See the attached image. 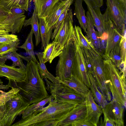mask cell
<instances>
[{
    "label": "cell",
    "mask_w": 126,
    "mask_h": 126,
    "mask_svg": "<svg viewBox=\"0 0 126 126\" xmlns=\"http://www.w3.org/2000/svg\"><path fill=\"white\" fill-rule=\"evenodd\" d=\"M80 103H60L52 99L47 106L42 108L38 113L21 119L12 126H57L70 111Z\"/></svg>",
    "instance_id": "cell-1"
},
{
    "label": "cell",
    "mask_w": 126,
    "mask_h": 126,
    "mask_svg": "<svg viewBox=\"0 0 126 126\" xmlns=\"http://www.w3.org/2000/svg\"><path fill=\"white\" fill-rule=\"evenodd\" d=\"M27 62L25 79L18 87L24 95V98L30 105L38 102L49 95L37 63L31 59Z\"/></svg>",
    "instance_id": "cell-2"
},
{
    "label": "cell",
    "mask_w": 126,
    "mask_h": 126,
    "mask_svg": "<svg viewBox=\"0 0 126 126\" xmlns=\"http://www.w3.org/2000/svg\"><path fill=\"white\" fill-rule=\"evenodd\" d=\"M104 72L112 99L126 107V79L122 78L118 69L108 58L103 56Z\"/></svg>",
    "instance_id": "cell-3"
},
{
    "label": "cell",
    "mask_w": 126,
    "mask_h": 126,
    "mask_svg": "<svg viewBox=\"0 0 126 126\" xmlns=\"http://www.w3.org/2000/svg\"><path fill=\"white\" fill-rule=\"evenodd\" d=\"M74 30L72 31L66 41L61 53L56 69L55 77L59 81H63L69 79L72 75V69L75 54Z\"/></svg>",
    "instance_id": "cell-4"
},
{
    "label": "cell",
    "mask_w": 126,
    "mask_h": 126,
    "mask_svg": "<svg viewBox=\"0 0 126 126\" xmlns=\"http://www.w3.org/2000/svg\"><path fill=\"white\" fill-rule=\"evenodd\" d=\"M73 23L72 10L70 8L65 18L61 24L54 29L52 34L51 39L55 42V45L49 62L50 63L61 53L68 38L74 29Z\"/></svg>",
    "instance_id": "cell-5"
},
{
    "label": "cell",
    "mask_w": 126,
    "mask_h": 126,
    "mask_svg": "<svg viewBox=\"0 0 126 126\" xmlns=\"http://www.w3.org/2000/svg\"><path fill=\"white\" fill-rule=\"evenodd\" d=\"M83 0L92 16L94 26L98 31L99 38L101 40H107L108 31L114 26L107 9L102 14L100 7L93 0Z\"/></svg>",
    "instance_id": "cell-6"
},
{
    "label": "cell",
    "mask_w": 126,
    "mask_h": 126,
    "mask_svg": "<svg viewBox=\"0 0 126 126\" xmlns=\"http://www.w3.org/2000/svg\"><path fill=\"white\" fill-rule=\"evenodd\" d=\"M45 79L47 90L56 101L62 103H75L85 101L84 97L59 81L54 83L47 79Z\"/></svg>",
    "instance_id": "cell-7"
},
{
    "label": "cell",
    "mask_w": 126,
    "mask_h": 126,
    "mask_svg": "<svg viewBox=\"0 0 126 126\" xmlns=\"http://www.w3.org/2000/svg\"><path fill=\"white\" fill-rule=\"evenodd\" d=\"M30 105L19 93L15 95L6 103L0 126H12L17 117L22 114Z\"/></svg>",
    "instance_id": "cell-8"
},
{
    "label": "cell",
    "mask_w": 126,
    "mask_h": 126,
    "mask_svg": "<svg viewBox=\"0 0 126 126\" xmlns=\"http://www.w3.org/2000/svg\"><path fill=\"white\" fill-rule=\"evenodd\" d=\"M75 52L72 69L73 75L83 83L89 89L90 81L82 51L81 42L74 31Z\"/></svg>",
    "instance_id": "cell-9"
},
{
    "label": "cell",
    "mask_w": 126,
    "mask_h": 126,
    "mask_svg": "<svg viewBox=\"0 0 126 126\" xmlns=\"http://www.w3.org/2000/svg\"><path fill=\"white\" fill-rule=\"evenodd\" d=\"M110 18L117 29L121 32L126 24V0H106Z\"/></svg>",
    "instance_id": "cell-10"
},
{
    "label": "cell",
    "mask_w": 126,
    "mask_h": 126,
    "mask_svg": "<svg viewBox=\"0 0 126 126\" xmlns=\"http://www.w3.org/2000/svg\"><path fill=\"white\" fill-rule=\"evenodd\" d=\"M24 15H14L0 7V29L12 33L22 28L25 19Z\"/></svg>",
    "instance_id": "cell-11"
},
{
    "label": "cell",
    "mask_w": 126,
    "mask_h": 126,
    "mask_svg": "<svg viewBox=\"0 0 126 126\" xmlns=\"http://www.w3.org/2000/svg\"><path fill=\"white\" fill-rule=\"evenodd\" d=\"M85 101L86 108V120L93 126H98L103 113L102 109L94 101L90 89L85 97Z\"/></svg>",
    "instance_id": "cell-12"
},
{
    "label": "cell",
    "mask_w": 126,
    "mask_h": 126,
    "mask_svg": "<svg viewBox=\"0 0 126 126\" xmlns=\"http://www.w3.org/2000/svg\"><path fill=\"white\" fill-rule=\"evenodd\" d=\"M125 108L121 103L112 99L104 108L102 109L113 121L116 126H124L123 114Z\"/></svg>",
    "instance_id": "cell-13"
},
{
    "label": "cell",
    "mask_w": 126,
    "mask_h": 126,
    "mask_svg": "<svg viewBox=\"0 0 126 126\" xmlns=\"http://www.w3.org/2000/svg\"><path fill=\"white\" fill-rule=\"evenodd\" d=\"M86 108L85 101L72 109L58 124L57 126H71L73 123L86 118Z\"/></svg>",
    "instance_id": "cell-14"
},
{
    "label": "cell",
    "mask_w": 126,
    "mask_h": 126,
    "mask_svg": "<svg viewBox=\"0 0 126 126\" xmlns=\"http://www.w3.org/2000/svg\"><path fill=\"white\" fill-rule=\"evenodd\" d=\"M26 77V70L5 64H0V77H5L15 82H23Z\"/></svg>",
    "instance_id": "cell-15"
},
{
    "label": "cell",
    "mask_w": 126,
    "mask_h": 126,
    "mask_svg": "<svg viewBox=\"0 0 126 126\" xmlns=\"http://www.w3.org/2000/svg\"><path fill=\"white\" fill-rule=\"evenodd\" d=\"M74 0H64L59 1L54 5L49 14L45 18L47 32L53 29L54 26L62 12L68 5Z\"/></svg>",
    "instance_id": "cell-16"
},
{
    "label": "cell",
    "mask_w": 126,
    "mask_h": 126,
    "mask_svg": "<svg viewBox=\"0 0 126 126\" xmlns=\"http://www.w3.org/2000/svg\"><path fill=\"white\" fill-rule=\"evenodd\" d=\"M108 37L105 51L103 55L108 58L111 50L119 43L122 37L121 32L113 26L107 32Z\"/></svg>",
    "instance_id": "cell-17"
},
{
    "label": "cell",
    "mask_w": 126,
    "mask_h": 126,
    "mask_svg": "<svg viewBox=\"0 0 126 126\" xmlns=\"http://www.w3.org/2000/svg\"><path fill=\"white\" fill-rule=\"evenodd\" d=\"M87 24L86 32L88 40L94 48L100 52L101 40L99 38L97 32L95 30L92 16L89 12L86 13Z\"/></svg>",
    "instance_id": "cell-18"
},
{
    "label": "cell",
    "mask_w": 126,
    "mask_h": 126,
    "mask_svg": "<svg viewBox=\"0 0 126 126\" xmlns=\"http://www.w3.org/2000/svg\"><path fill=\"white\" fill-rule=\"evenodd\" d=\"M35 9L39 18H45L59 0H34Z\"/></svg>",
    "instance_id": "cell-19"
},
{
    "label": "cell",
    "mask_w": 126,
    "mask_h": 126,
    "mask_svg": "<svg viewBox=\"0 0 126 126\" xmlns=\"http://www.w3.org/2000/svg\"><path fill=\"white\" fill-rule=\"evenodd\" d=\"M59 81L73 89L85 98L90 90L83 83L73 75L68 79Z\"/></svg>",
    "instance_id": "cell-20"
},
{
    "label": "cell",
    "mask_w": 126,
    "mask_h": 126,
    "mask_svg": "<svg viewBox=\"0 0 126 126\" xmlns=\"http://www.w3.org/2000/svg\"><path fill=\"white\" fill-rule=\"evenodd\" d=\"M88 73L90 81V89L93 98L102 108H104L108 103V101L98 89L93 76L90 72H88Z\"/></svg>",
    "instance_id": "cell-21"
},
{
    "label": "cell",
    "mask_w": 126,
    "mask_h": 126,
    "mask_svg": "<svg viewBox=\"0 0 126 126\" xmlns=\"http://www.w3.org/2000/svg\"><path fill=\"white\" fill-rule=\"evenodd\" d=\"M53 99V96L51 95L38 102L30 105L22 112L21 119H25L36 114L39 110Z\"/></svg>",
    "instance_id": "cell-22"
},
{
    "label": "cell",
    "mask_w": 126,
    "mask_h": 126,
    "mask_svg": "<svg viewBox=\"0 0 126 126\" xmlns=\"http://www.w3.org/2000/svg\"><path fill=\"white\" fill-rule=\"evenodd\" d=\"M39 20V18L34 8L32 16L29 19L25 20L23 24L24 27L31 25V29L35 37L36 46L38 45L41 41Z\"/></svg>",
    "instance_id": "cell-23"
},
{
    "label": "cell",
    "mask_w": 126,
    "mask_h": 126,
    "mask_svg": "<svg viewBox=\"0 0 126 126\" xmlns=\"http://www.w3.org/2000/svg\"><path fill=\"white\" fill-rule=\"evenodd\" d=\"M83 0H74V14L79 22L81 27L86 32L87 18L85 11L82 5Z\"/></svg>",
    "instance_id": "cell-24"
},
{
    "label": "cell",
    "mask_w": 126,
    "mask_h": 126,
    "mask_svg": "<svg viewBox=\"0 0 126 126\" xmlns=\"http://www.w3.org/2000/svg\"><path fill=\"white\" fill-rule=\"evenodd\" d=\"M43 52H38L36 55L39 62L37 63L39 73L43 79H47L53 83L58 82L59 81L47 70L43 58Z\"/></svg>",
    "instance_id": "cell-25"
},
{
    "label": "cell",
    "mask_w": 126,
    "mask_h": 126,
    "mask_svg": "<svg viewBox=\"0 0 126 126\" xmlns=\"http://www.w3.org/2000/svg\"><path fill=\"white\" fill-rule=\"evenodd\" d=\"M39 28L41 38L42 41V49H44L49 43L52 34V29L47 32L46 30L47 23L45 17L39 18Z\"/></svg>",
    "instance_id": "cell-26"
},
{
    "label": "cell",
    "mask_w": 126,
    "mask_h": 126,
    "mask_svg": "<svg viewBox=\"0 0 126 126\" xmlns=\"http://www.w3.org/2000/svg\"><path fill=\"white\" fill-rule=\"evenodd\" d=\"M29 1V0H0V7L10 12L11 9L15 7H21L25 11H27Z\"/></svg>",
    "instance_id": "cell-27"
},
{
    "label": "cell",
    "mask_w": 126,
    "mask_h": 126,
    "mask_svg": "<svg viewBox=\"0 0 126 126\" xmlns=\"http://www.w3.org/2000/svg\"><path fill=\"white\" fill-rule=\"evenodd\" d=\"M22 56L14 51L0 57V60L3 64H5L7 59L11 60L13 62L12 66H18L19 68L25 70L26 66L24 64L21 58Z\"/></svg>",
    "instance_id": "cell-28"
},
{
    "label": "cell",
    "mask_w": 126,
    "mask_h": 126,
    "mask_svg": "<svg viewBox=\"0 0 126 126\" xmlns=\"http://www.w3.org/2000/svg\"><path fill=\"white\" fill-rule=\"evenodd\" d=\"M20 91L18 88L12 87V89L7 92L0 90V120L2 117L5 110L6 102Z\"/></svg>",
    "instance_id": "cell-29"
},
{
    "label": "cell",
    "mask_w": 126,
    "mask_h": 126,
    "mask_svg": "<svg viewBox=\"0 0 126 126\" xmlns=\"http://www.w3.org/2000/svg\"><path fill=\"white\" fill-rule=\"evenodd\" d=\"M33 33V32L31 29L24 43L21 46H18V48L24 49L26 53L29 55L31 59L37 63L38 61L34 55L33 51L34 46L32 41Z\"/></svg>",
    "instance_id": "cell-30"
},
{
    "label": "cell",
    "mask_w": 126,
    "mask_h": 126,
    "mask_svg": "<svg viewBox=\"0 0 126 126\" xmlns=\"http://www.w3.org/2000/svg\"><path fill=\"white\" fill-rule=\"evenodd\" d=\"M119 43L111 50L108 58L118 68L120 66L122 62Z\"/></svg>",
    "instance_id": "cell-31"
},
{
    "label": "cell",
    "mask_w": 126,
    "mask_h": 126,
    "mask_svg": "<svg viewBox=\"0 0 126 126\" xmlns=\"http://www.w3.org/2000/svg\"><path fill=\"white\" fill-rule=\"evenodd\" d=\"M20 43V40L18 39L0 47V56L14 51H17Z\"/></svg>",
    "instance_id": "cell-32"
},
{
    "label": "cell",
    "mask_w": 126,
    "mask_h": 126,
    "mask_svg": "<svg viewBox=\"0 0 126 126\" xmlns=\"http://www.w3.org/2000/svg\"><path fill=\"white\" fill-rule=\"evenodd\" d=\"M74 30L83 47L87 49H90L92 44L88 38L83 35L80 28L78 26L75 25Z\"/></svg>",
    "instance_id": "cell-33"
},
{
    "label": "cell",
    "mask_w": 126,
    "mask_h": 126,
    "mask_svg": "<svg viewBox=\"0 0 126 126\" xmlns=\"http://www.w3.org/2000/svg\"><path fill=\"white\" fill-rule=\"evenodd\" d=\"M55 45V43L53 41L52 43L48 44L44 49L43 52V58L45 63L50 61Z\"/></svg>",
    "instance_id": "cell-34"
},
{
    "label": "cell",
    "mask_w": 126,
    "mask_h": 126,
    "mask_svg": "<svg viewBox=\"0 0 126 126\" xmlns=\"http://www.w3.org/2000/svg\"><path fill=\"white\" fill-rule=\"evenodd\" d=\"M18 39L17 35L12 33L0 36V47L15 42Z\"/></svg>",
    "instance_id": "cell-35"
},
{
    "label": "cell",
    "mask_w": 126,
    "mask_h": 126,
    "mask_svg": "<svg viewBox=\"0 0 126 126\" xmlns=\"http://www.w3.org/2000/svg\"><path fill=\"white\" fill-rule=\"evenodd\" d=\"M126 37L122 36L119 43L122 61L121 64H126Z\"/></svg>",
    "instance_id": "cell-36"
},
{
    "label": "cell",
    "mask_w": 126,
    "mask_h": 126,
    "mask_svg": "<svg viewBox=\"0 0 126 126\" xmlns=\"http://www.w3.org/2000/svg\"><path fill=\"white\" fill-rule=\"evenodd\" d=\"M73 2H71L69 3L64 11L62 12L60 16L58 18L56 23L54 26L53 29L56 28L62 22L64 19L68 11L70 8L71 5L72 4Z\"/></svg>",
    "instance_id": "cell-37"
},
{
    "label": "cell",
    "mask_w": 126,
    "mask_h": 126,
    "mask_svg": "<svg viewBox=\"0 0 126 126\" xmlns=\"http://www.w3.org/2000/svg\"><path fill=\"white\" fill-rule=\"evenodd\" d=\"M104 115V120L101 126H116L113 121L106 114L104 111L102 110Z\"/></svg>",
    "instance_id": "cell-38"
},
{
    "label": "cell",
    "mask_w": 126,
    "mask_h": 126,
    "mask_svg": "<svg viewBox=\"0 0 126 126\" xmlns=\"http://www.w3.org/2000/svg\"><path fill=\"white\" fill-rule=\"evenodd\" d=\"M71 126H93L85 118L82 119L72 123Z\"/></svg>",
    "instance_id": "cell-39"
},
{
    "label": "cell",
    "mask_w": 126,
    "mask_h": 126,
    "mask_svg": "<svg viewBox=\"0 0 126 126\" xmlns=\"http://www.w3.org/2000/svg\"><path fill=\"white\" fill-rule=\"evenodd\" d=\"M25 11V10L19 7H13L10 11V12L14 15H24Z\"/></svg>",
    "instance_id": "cell-40"
},
{
    "label": "cell",
    "mask_w": 126,
    "mask_h": 126,
    "mask_svg": "<svg viewBox=\"0 0 126 126\" xmlns=\"http://www.w3.org/2000/svg\"><path fill=\"white\" fill-rule=\"evenodd\" d=\"M12 87L11 86L10 84L7 85H4L2 84H0V90H6L8 89L10 87Z\"/></svg>",
    "instance_id": "cell-41"
},
{
    "label": "cell",
    "mask_w": 126,
    "mask_h": 126,
    "mask_svg": "<svg viewBox=\"0 0 126 126\" xmlns=\"http://www.w3.org/2000/svg\"><path fill=\"white\" fill-rule=\"evenodd\" d=\"M9 32L4 29H0V37L8 35Z\"/></svg>",
    "instance_id": "cell-42"
},
{
    "label": "cell",
    "mask_w": 126,
    "mask_h": 126,
    "mask_svg": "<svg viewBox=\"0 0 126 126\" xmlns=\"http://www.w3.org/2000/svg\"><path fill=\"white\" fill-rule=\"evenodd\" d=\"M100 7L102 6L103 4V0H93Z\"/></svg>",
    "instance_id": "cell-43"
},
{
    "label": "cell",
    "mask_w": 126,
    "mask_h": 126,
    "mask_svg": "<svg viewBox=\"0 0 126 126\" xmlns=\"http://www.w3.org/2000/svg\"><path fill=\"white\" fill-rule=\"evenodd\" d=\"M3 83V82L0 79V84H2Z\"/></svg>",
    "instance_id": "cell-44"
},
{
    "label": "cell",
    "mask_w": 126,
    "mask_h": 126,
    "mask_svg": "<svg viewBox=\"0 0 126 126\" xmlns=\"http://www.w3.org/2000/svg\"><path fill=\"white\" fill-rule=\"evenodd\" d=\"M60 1H62V0H59Z\"/></svg>",
    "instance_id": "cell-45"
}]
</instances>
